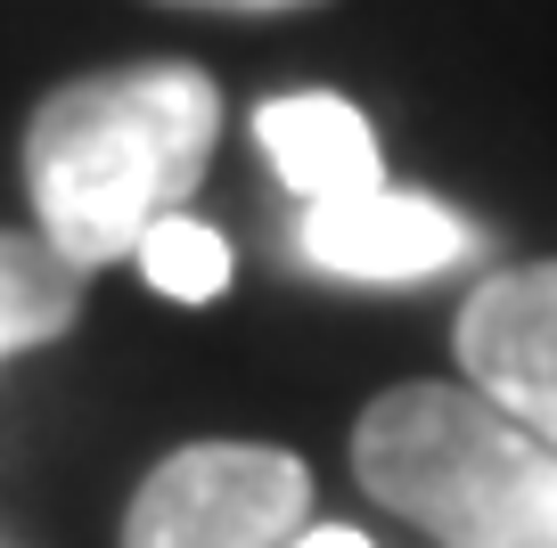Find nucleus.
<instances>
[{
	"label": "nucleus",
	"instance_id": "f257e3e1",
	"mask_svg": "<svg viewBox=\"0 0 557 548\" xmlns=\"http://www.w3.org/2000/svg\"><path fill=\"white\" fill-rule=\"evenodd\" d=\"M222 139V90L197 66H123L50 90L25 123V189L41 238L74 262L139 254V238L173 222L206 180Z\"/></svg>",
	"mask_w": 557,
	"mask_h": 548
},
{
	"label": "nucleus",
	"instance_id": "f03ea898",
	"mask_svg": "<svg viewBox=\"0 0 557 548\" xmlns=\"http://www.w3.org/2000/svg\"><path fill=\"white\" fill-rule=\"evenodd\" d=\"M352 475L443 548H557V450L475 385H394L352 426Z\"/></svg>",
	"mask_w": 557,
	"mask_h": 548
},
{
	"label": "nucleus",
	"instance_id": "7ed1b4c3",
	"mask_svg": "<svg viewBox=\"0 0 557 548\" xmlns=\"http://www.w3.org/2000/svg\"><path fill=\"white\" fill-rule=\"evenodd\" d=\"M312 508V475L271 443H197L139 483L123 548H278Z\"/></svg>",
	"mask_w": 557,
	"mask_h": 548
},
{
	"label": "nucleus",
	"instance_id": "20e7f679",
	"mask_svg": "<svg viewBox=\"0 0 557 548\" xmlns=\"http://www.w3.org/2000/svg\"><path fill=\"white\" fill-rule=\"evenodd\" d=\"M459 369L484 401L557 450V262L500 271L459 311Z\"/></svg>",
	"mask_w": 557,
	"mask_h": 548
},
{
	"label": "nucleus",
	"instance_id": "39448f33",
	"mask_svg": "<svg viewBox=\"0 0 557 548\" xmlns=\"http://www.w3.org/2000/svg\"><path fill=\"white\" fill-rule=\"evenodd\" d=\"M468 222L435 197H410V189H361V197H336V205L304 213V254L336 278H426L443 262L468 254Z\"/></svg>",
	"mask_w": 557,
	"mask_h": 548
},
{
	"label": "nucleus",
	"instance_id": "423d86ee",
	"mask_svg": "<svg viewBox=\"0 0 557 548\" xmlns=\"http://www.w3.org/2000/svg\"><path fill=\"white\" fill-rule=\"evenodd\" d=\"M262 155L278 164V180L304 197V205H336V197L377 189V132H369L361 107H345L336 90H296V99H271L255 115Z\"/></svg>",
	"mask_w": 557,
	"mask_h": 548
},
{
	"label": "nucleus",
	"instance_id": "0eeeda50",
	"mask_svg": "<svg viewBox=\"0 0 557 548\" xmlns=\"http://www.w3.org/2000/svg\"><path fill=\"white\" fill-rule=\"evenodd\" d=\"M74 311H83V271L50 238H9L0 229V360L66 336Z\"/></svg>",
	"mask_w": 557,
	"mask_h": 548
},
{
	"label": "nucleus",
	"instance_id": "6e6552de",
	"mask_svg": "<svg viewBox=\"0 0 557 548\" xmlns=\"http://www.w3.org/2000/svg\"><path fill=\"white\" fill-rule=\"evenodd\" d=\"M139 271H148L157 295H173V303H213V295L230 287V246L213 238L206 222L173 213V222H157L139 238Z\"/></svg>",
	"mask_w": 557,
	"mask_h": 548
},
{
	"label": "nucleus",
	"instance_id": "1a4fd4ad",
	"mask_svg": "<svg viewBox=\"0 0 557 548\" xmlns=\"http://www.w3.org/2000/svg\"><path fill=\"white\" fill-rule=\"evenodd\" d=\"M189 9H238V17H287V9H320V0H189Z\"/></svg>",
	"mask_w": 557,
	"mask_h": 548
},
{
	"label": "nucleus",
	"instance_id": "9d476101",
	"mask_svg": "<svg viewBox=\"0 0 557 548\" xmlns=\"http://www.w3.org/2000/svg\"><path fill=\"white\" fill-rule=\"evenodd\" d=\"M296 548H369V540H361V532H345V524H320V532H304Z\"/></svg>",
	"mask_w": 557,
	"mask_h": 548
}]
</instances>
